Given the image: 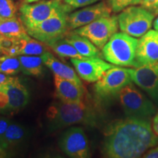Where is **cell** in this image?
Masks as SVG:
<instances>
[{
    "label": "cell",
    "mask_w": 158,
    "mask_h": 158,
    "mask_svg": "<svg viewBox=\"0 0 158 158\" xmlns=\"http://www.w3.org/2000/svg\"><path fill=\"white\" fill-rule=\"evenodd\" d=\"M0 48L5 56H19V39L0 36Z\"/></svg>",
    "instance_id": "25"
},
{
    "label": "cell",
    "mask_w": 158,
    "mask_h": 158,
    "mask_svg": "<svg viewBox=\"0 0 158 158\" xmlns=\"http://www.w3.org/2000/svg\"><path fill=\"white\" fill-rule=\"evenodd\" d=\"M144 93L132 83L122 89L118 98L127 117L148 120L157 114L156 105Z\"/></svg>",
    "instance_id": "4"
},
{
    "label": "cell",
    "mask_w": 158,
    "mask_h": 158,
    "mask_svg": "<svg viewBox=\"0 0 158 158\" xmlns=\"http://www.w3.org/2000/svg\"><path fill=\"white\" fill-rule=\"evenodd\" d=\"M141 5L155 16L158 15V0H141Z\"/></svg>",
    "instance_id": "29"
},
{
    "label": "cell",
    "mask_w": 158,
    "mask_h": 158,
    "mask_svg": "<svg viewBox=\"0 0 158 158\" xmlns=\"http://www.w3.org/2000/svg\"><path fill=\"white\" fill-rule=\"evenodd\" d=\"M27 137V130L21 124L12 122L4 134L2 142L9 149L21 144Z\"/></svg>",
    "instance_id": "20"
},
{
    "label": "cell",
    "mask_w": 158,
    "mask_h": 158,
    "mask_svg": "<svg viewBox=\"0 0 158 158\" xmlns=\"http://www.w3.org/2000/svg\"><path fill=\"white\" fill-rule=\"evenodd\" d=\"M3 56H5V55H4L2 51L1 48H0V58H1V57H2Z\"/></svg>",
    "instance_id": "38"
},
{
    "label": "cell",
    "mask_w": 158,
    "mask_h": 158,
    "mask_svg": "<svg viewBox=\"0 0 158 158\" xmlns=\"http://www.w3.org/2000/svg\"><path fill=\"white\" fill-rule=\"evenodd\" d=\"M55 94L60 101L68 103H78L84 101L85 88L62 77L54 75Z\"/></svg>",
    "instance_id": "16"
},
{
    "label": "cell",
    "mask_w": 158,
    "mask_h": 158,
    "mask_svg": "<svg viewBox=\"0 0 158 158\" xmlns=\"http://www.w3.org/2000/svg\"><path fill=\"white\" fill-rule=\"evenodd\" d=\"M28 35L21 19L16 16L0 19V36L20 39Z\"/></svg>",
    "instance_id": "19"
},
{
    "label": "cell",
    "mask_w": 158,
    "mask_h": 158,
    "mask_svg": "<svg viewBox=\"0 0 158 158\" xmlns=\"http://www.w3.org/2000/svg\"><path fill=\"white\" fill-rule=\"evenodd\" d=\"M64 39L75 47L83 56L88 58L102 57V54L100 52L99 48L87 37L77 34L75 31H70L65 35Z\"/></svg>",
    "instance_id": "18"
},
{
    "label": "cell",
    "mask_w": 158,
    "mask_h": 158,
    "mask_svg": "<svg viewBox=\"0 0 158 158\" xmlns=\"http://www.w3.org/2000/svg\"><path fill=\"white\" fill-rule=\"evenodd\" d=\"M73 10L62 0H40L32 3H22L19 7L20 19L26 28L38 24L58 12Z\"/></svg>",
    "instance_id": "8"
},
{
    "label": "cell",
    "mask_w": 158,
    "mask_h": 158,
    "mask_svg": "<svg viewBox=\"0 0 158 158\" xmlns=\"http://www.w3.org/2000/svg\"><path fill=\"white\" fill-rule=\"evenodd\" d=\"M9 149L0 141V158L7 157L9 156Z\"/></svg>",
    "instance_id": "33"
},
{
    "label": "cell",
    "mask_w": 158,
    "mask_h": 158,
    "mask_svg": "<svg viewBox=\"0 0 158 158\" xmlns=\"http://www.w3.org/2000/svg\"><path fill=\"white\" fill-rule=\"evenodd\" d=\"M8 103L9 99L7 92L1 86L0 88V113H4L5 111Z\"/></svg>",
    "instance_id": "30"
},
{
    "label": "cell",
    "mask_w": 158,
    "mask_h": 158,
    "mask_svg": "<svg viewBox=\"0 0 158 158\" xmlns=\"http://www.w3.org/2000/svg\"><path fill=\"white\" fill-rule=\"evenodd\" d=\"M77 74L85 81L94 83L101 78L102 75L108 69L114 67V64L104 61L100 57L84 59L71 58Z\"/></svg>",
    "instance_id": "13"
},
{
    "label": "cell",
    "mask_w": 158,
    "mask_h": 158,
    "mask_svg": "<svg viewBox=\"0 0 158 158\" xmlns=\"http://www.w3.org/2000/svg\"><path fill=\"white\" fill-rule=\"evenodd\" d=\"M2 88L7 92L9 103L4 114L19 113L23 109L29 101V93L27 87L20 81L19 78L13 77L10 81L2 85Z\"/></svg>",
    "instance_id": "14"
},
{
    "label": "cell",
    "mask_w": 158,
    "mask_h": 158,
    "mask_svg": "<svg viewBox=\"0 0 158 158\" xmlns=\"http://www.w3.org/2000/svg\"><path fill=\"white\" fill-rule=\"evenodd\" d=\"M133 82L158 106V62L131 69Z\"/></svg>",
    "instance_id": "11"
},
{
    "label": "cell",
    "mask_w": 158,
    "mask_h": 158,
    "mask_svg": "<svg viewBox=\"0 0 158 158\" xmlns=\"http://www.w3.org/2000/svg\"><path fill=\"white\" fill-rule=\"evenodd\" d=\"M101 0H64V3L68 5L73 10L79 7H86V6L92 5Z\"/></svg>",
    "instance_id": "28"
},
{
    "label": "cell",
    "mask_w": 158,
    "mask_h": 158,
    "mask_svg": "<svg viewBox=\"0 0 158 158\" xmlns=\"http://www.w3.org/2000/svg\"><path fill=\"white\" fill-rule=\"evenodd\" d=\"M70 12L63 10L38 24L26 28L29 36L48 45L63 38L68 33V17Z\"/></svg>",
    "instance_id": "6"
},
{
    "label": "cell",
    "mask_w": 158,
    "mask_h": 158,
    "mask_svg": "<svg viewBox=\"0 0 158 158\" xmlns=\"http://www.w3.org/2000/svg\"><path fill=\"white\" fill-rule=\"evenodd\" d=\"M12 121L9 118L5 116H0V141H2L4 134L5 133L7 127L11 124Z\"/></svg>",
    "instance_id": "31"
},
{
    "label": "cell",
    "mask_w": 158,
    "mask_h": 158,
    "mask_svg": "<svg viewBox=\"0 0 158 158\" xmlns=\"http://www.w3.org/2000/svg\"><path fill=\"white\" fill-rule=\"evenodd\" d=\"M141 0H108V4L114 13H119L130 6L141 4Z\"/></svg>",
    "instance_id": "27"
},
{
    "label": "cell",
    "mask_w": 158,
    "mask_h": 158,
    "mask_svg": "<svg viewBox=\"0 0 158 158\" xmlns=\"http://www.w3.org/2000/svg\"><path fill=\"white\" fill-rule=\"evenodd\" d=\"M152 127L154 132L158 136V112H157V114L154 116Z\"/></svg>",
    "instance_id": "34"
},
{
    "label": "cell",
    "mask_w": 158,
    "mask_h": 158,
    "mask_svg": "<svg viewBox=\"0 0 158 158\" xmlns=\"http://www.w3.org/2000/svg\"><path fill=\"white\" fill-rule=\"evenodd\" d=\"M38 1H40V0H23V3H32Z\"/></svg>",
    "instance_id": "37"
},
{
    "label": "cell",
    "mask_w": 158,
    "mask_h": 158,
    "mask_svg": "<svg viewBox=\"0 0 158 158\" xmlns=\"http://www.w3.org/2000/svg\"><path fill=\"white\" fill-rule=\"evenodd\" d=\"M51 50L54 51L60 57H67V58L73 59H84L86 57L83 56L79 54L78 51L75 48V47L67 42L64 37L58 40L47 45Z\"/></svg>",
    "instance_id": "23"
},
{
    "label": "cell",
    "mask_w": 158,
    "mask_h": 158,
    "mask_svg": "<svg viewBox=\"0 0 158 158\" xmlns=\"http://www.w3.org/2000/svg\"><path fill=\"white\" fill-rule=\"evenodd\" d=\"M153 27H154V28H155V30L158 31V16L157 17V19L154 21Z\"/></svg>",
    "instance_id": "36"
},
{
    "label": "cell",
    "mask_w": 158,
    "mask_h": 158,
    "mask_svg": "<svg viewBox=\"0 0 158 158\" xmlns=\"http://www.w3.org/2000/svg\"><path fill=\"white\" fill-rule=\"evenodd\" d=\"M144 158H158V146L151 148L143 155Z\"/></svg>",
    "instance_id": "32"
},
{
    "label": "cell",
    "mask_w": 158,
    "mask_h": 158,
    "mask_svg": "<svg viewBox=\"0 0 158 158\" xmlns=\"http://www.w3.org/2000/svg\"><path fill=\"white\" fill-rule=\"evenodd\" d=\"M155 17L141 6H130L121 11L117 16L118 27L122 32L138 38L151 29Z\"/></svg>",
    "instance_id": "7"
},
{
    "label": "cell",
    "mask_w": 158,
    "mask_h": 158,
    "mask_svg": "<svg viewBox=\"0 0 158 158\" xmlns=\"http://www.w3.org/2000/svg\"><path fill=\"white\" fill-rule=\"evenodd\" d=\"M112 10L108 3L100 2L96 5L88 6L79 10L69 13L68 30H74L87 25L102 17L110 16Z\"/></svg>",
    "instance_id": "12"
},
{
    "label": "cell",
    "mask_w": 158,
    "mask_h": 158,
    "mask_svg": "<svg viewBox=\"0 0 158 158\" xmlns=\"http://www.w3.org/2000/svg\"><path fill=\"white\" fill-rule=\"evenodd\" d=\"M48 128L50 132L75 124H85L94 127L98 123V116L94 109L84 101L78 103L54 102L46 112Z\"/></svg>",
    "instance_id": "2"
},
{
    "label": "cell",
    "mask_w": 158,
    "mask_h": 158,
    "mask_svg": "<svg viewBox=\"0 0 158 158\" xmlns=\"http://www.w3.org/2000/svg\"><path fill=\"white\" fill-rule=\"evenodd\" d=\"M12 78H13V77L11 76H7V75L0 73V86L6 84L7 82H8L9 81L11 80Z\"/></svg>",
    "instance_id": "35"
},
{
    "label": "cell",
    "mask_w": 158,
    "mask_h": 158,
    "mask_svg": "<svg viewBox=\"0 0 158 158\" xmlns=\"http://www.w3.org/2000/svg\"><path fill=\"white\" fill-rule=\"evenodd\" d=\"M132 82L131 69L112 67L94 84V95L99 101H109L118 97L122 89Z\"/></svg>",
    "instance_id": "5"
},
{
    "label": "cell",
    "mask_w": 158,
    "mask_h": 158,
    "mask_svg": "<svg viewBox=\"0 0 158 158\" xmlns=\"http://www.w3.org/2000/svg\"><path fill=\"white\" fill-rule=\"evenodd\" d=\"M138 43L136 37L116 32L102 48V57L116 66L138 68L135 61Z\"/></svg>",
    "instance_id": "3"
},
{
    "label": "cell",
    "mask_w": 158,
    "mask_h": 158,
    "mask_svg": "<svg viewBox=\"0 0 158 158\" xmlns=\"http://www.w3.org/2000/svg\"><path fill=\"white\" fill-rule=\"evenodd\" d=\"M41 58L43 59L44 64L52 71L54 75H57L63 78L76 83L80 86H83L80 77L77 74L76 71H75L68 65L65 64L64 63L59 61L49 51H47L41 55Z\"/></svg>",
    "instance_id": "17"
},
{
    "label": "cell",
    "mask_w": 158,
    "mask_h": 158,
    "mask_svg": "<svg viewBox=\"0 0 158 158\" xmlns=\"http://www.w3.org/2000/svg\"><path fill=\"white\" fill-rule=\"evenodd\" d=\"M16 12V6L13 0H0V19L15 17Z\"/></svg>",
    "instance_id": "26"
},
{
    "label": "cell",
    "mask_w": 158,
    "mask_h": 158,
    "mask_svg": "<svg viewBox=\"0 0 158 158\" xmlns=\"http://www.w3.org/2000/svg\"><path fill=\"white\" fill-rule=\"evenodd\" d=\"M21 71L27 76H40L43 73V65L44 64L41 56L19 55Z\"/></svg>",
    "instance_id": "22"
},
{
    "label": "cell",
    "mask_w": 158,
    "mask_h": 158,
    "mask_svg": "<svg viewBox=\"0 0 158 158\" xmlns=\"http://www.w3.org/2000/svg\"><path fill=\"white\" fill-rule=\"evenodd\" d=\"M135 61L138 68L158 62V31L149 29L138 40Z\"/></svg>",
    "instance_id": "15"
},
{
    "label": "cell",
    "mask_w": 158,
    "mask_h": 158,
    "mask_svg": "<svg viewBox=\"0 0 158 158\" xmlns=\"http://www.w3.org/2000/svg\"><path fill=\"white\" fill-rule=\"evenodd\" d=\"M59 147L68 157L87 158L90 157L88 138L81 127H71L64 131L59 140Z\"/></svg>",
    "instance_id": "10"
},
{
    "label": "cell",
    "mask_w": 158,
    "mask_h": 158,
    "mask_svg": "<svg viewBox=\"0 0 158 158\" xmlns=\"http://www.w3.org/2000/svg\"><path fill=\"white\" fill-rule=\"evenodd\" d=\"M21 71L19 56H3L0 58V73L7 76H13Z\"/></svg>",
    "instance_id": "24"
},
{
    "label": "cell",
    "mask_w": 158,
    "mask_h": 158,
    "mask_svg": "<svg viewBox=\"0 0 158 158\" xmlns=\"http://www.w3.org/2000/svg\"><path fill=\"white\" fill-rule=\"evenodd\" d=\"M118 28V18L116 15L102 17L84 27L74 29L77 34L84 36L102 49L110 37L117 32Z\"/></svg>",
    "instance_id": "9"
},
{
    "label": "cell",
    "mask_w": 158,
    "mask_h": 158,
    "mask_svg": "<svg viewBox=\"0 0 158 158\" xmlns=\"http://www.w3.org/2000/svg\"><path fill=\"white\" fill-rule=\"evenodd\" d=\"M157 145L158 136L148 120L127 117L107 127L102 152L110 158H136Z\"/></svg>",
    "instance_id": "1"
},
{
    "label": "cell",
    "mask_w": 158,
    "mask_h": 158,
    "mask_svg": "<svg viewBox=\"0 0 158 158\" xmlns=\"http://www.w3.org/2000/svg\"><path fill=\"white\" fill-rule=\"evenodd\" d=\"M19 55L28 56H41L48 51V48L43 45V43L35 38L27 36L19 39Z\"/></svg>",
    "instance_id": "21"
},
{
    "label": "cell",
    "mask_w": 158,
    "mask_h": 158,
    "mask_svg": "<svg viewBox=\"0 0 158 158\" xmlns=\"http://www.w3.org/2000/svg\"><path fill=\"white\" fill-rule=\"evenodd\" d=\"M0 88H1V86H0Z\"/></svg>",
    "instance_id": "39"
},
{
    "label": "cell",
    "mask_w": 158,
    "mask_h": 158,
    "mask_svg": "<svg viewBox=\"0 0 158 158\" xmlns=\"http://www.w3.org/2000/svg\"></svg>",
    "instance_id": "40"
}]
</instances>
